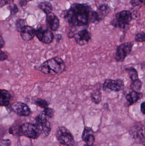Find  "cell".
<instances>
[{"instance_id":"7a4b0ae2","label":"cell","mask_w":145,"mask_h":146,"mask_svg":"<svg viewBox=\"0 0 145 146\" xmlns=\"http://www.w3.org/2000/svg\"><path fill=\"white\" fill-rule=\"evenodd\" d=\"M65 68L64 60L60 57L56 56L42 63L39 67V70L45 74L54 75L63 73Z\"/></svg>"},{"instance_id":"6da1fadb","label":"cell","mask_w":145,"mask_h":146,"mask_svg":"<svg viewBox=\"0 0 145 146\" xmlns=\"http://www.w3.org/2000/svg\"><path fill=\"white\" fill-rule=\"evenodd\" d=\"M93 10L87 3H74L69 9L63 10L60 16L74 26H82L91 23Z\"/></svg>"},{"instance_id":"30bf717a","label":"cell","mask_w":145,"mask_h":146,"mask_svg":"<svg viewBox=\"0 0 145 146\" xmlns=\"http://www.w3.org/2000/svg\"><path fill=\"white\" fill-rule=\"evenodd\" d=\"M124 87V81L122 80H106L103 85V89L104 91L110 90L115 92H118L123 89Z\"/></svg>"},{"instance_id":"5b68a950","label":"cell","mask_w":145,"mask_h":146,"mask_svg":"<svg viewBox=\"0 0 145 146\" xmlns=\"http://www.w3.org/2000/svg\"><path fill=\"white\" fill-rule=\"evenodd\" d=\"M134 46L133 42L123 43L117 46L115 54V60L118 62L124 61L126 58L131 54Z\"/></svg>"},{"instance_id":"4fadbf2b","label":"cell","mask_w":145,"mask_h":146,"mask_svg":"<svg viewBox=\"0 0 145 146\" xmlns=\"http://www.w3.org/2000/svg\"><path fill=\"white\" fill-rule=\"evenodd\" d=\"M82 139L86 144L91 146L93 145L95 141L94 132L92 128L85 127L82 135Z\"/></svg>"},{"instance_id":"f1b7e54d","label":"cell","mask_w":145,"mask_h":146,"mask_svg":"<svg viewBox=\"0 0 145 146\" xmlns=\"http://www.w3.org/2000/svg\"><path fill=\"white\" fill-rule=\"evenodd\" d=\"M14 0H0V8L4 7L8 4H11Z\"/></svg>"},{"instance_id":"8d00e7d4","label":"cell","mask_w":145,"mask_h":146,"mask_svg":"<svg viewBox=\"0 0 145 146\" xmlns=\"http://www.w3.org/2000/svg\"><path fill=\"white\" fill-rule=\"evenodd\" d=\"M26 2L30 1H32V0H25Z\"/></svg>"},{"instance_id":"836d02e7","label":"cell","mask_w":145,"mask_h":146,"mask_svg":"<svg viewBox=\"0 0 145 146\" xmlns=\"http://www.w3.org/2000/svg\"><path fill=\"white\" fill-rule=\"evenodd\" d=\"M74 35H75V34H74V33L73 32L71 31L67 33V36L69 38H74Z\"/></svg>"},{"instance_id":"ac0fdd59","label":"cell","mask_w":145,"mask_h":146,"mask_svg":"<svg viewBox=\"0 0 145 146\" xmlns=\"http://www.w3.org/2000/svg\"><path fill=\"white\" fill-rule=\"evenodd\" d=\"M98 10L97 13L98 14L100 18L102 20L109 14L110 11V9L107 4H102L98 7Z\"/></svg>"},{"instance_id":"8fae6325","label":"cell","mask_w":145,"mask_h":146,"mask_svg":"<svg viewBox=\"0 0 145 146\" xmlns=\"http://www.w3.org/2000/svg\"><path fill=\"white\" fill-rule=\"evenodd\" d=\"M11 108L14 113L21 116H27L31 113L29 106L22 102H14L12 104Z\"/></svg>"},{"instance_id":"e0dca14e","label":"cell","mask_w":145,"mask_h":146,"mask_svg":"<svg viewBox=\"0 0 145 146\" xmlns=\"http://www.w3.org/2000/svg\"><path fill=\"white\" fill-rule=\"evenodd\" d=\"M143 97V94L140 92L133 91L127 94L126 97V100L128 102L129 106L136 103L138 100L141 99Z\"/></svg>"},{"instance_id":"f546056e","label":"cell","mask_w":145,"mask_h":146,"mask_svg":"<svg viewBox=\"0 0 145 146\" xmlns=\"http://www.w3.org/2000/svg\"><path fill=\"white\" fill-rule=\"evenodd\" d=\"M11 142L9 139H3L0 141V146H11Z\"/></svg>"},{"instance_id":"1f68e13d","label":"cell","mask_w":145,"mask_h":146,"mask_svg":"<svg viewBox=\"0 0 145 146\" xmlns=\"http://www.w3.org/2000/svg\"><path fill=\"white\" fill-rule=\"evenodd\" d=\"M140 111L141 112L143 113L144 115L145 114V102H143L140 105Z\"/></svg>"},{"instance_id":"ba28073f","label":"cell","mask_w":145,"mask_h":146,"mask_svg":"<svg viewBox=\"0 0 145 146\" xmlns=\"http://www.w3.org/2000/svg\"><path fill=\"white\" fill-rule=\"evenodd\" d=\"M20 131L22 134L28 138L36 139L41 135L39 128L35 124L25 123L20 127Z\"/></svg>"},{"instance_id":"277c9868","label":"cell","mask_w":145,"mask_h":146,"mask_svg":"<svg viewBox=\"0 0 145 146\" xmlns=\"http://www.w3.org/2000/svg\"><path fill=\"white\" fill-rule=\"evenodd\" d=\"M56 137L60 144L66 146H74L75 139L71 132L65 127H59L56 132Z\"/></svg>"},{"instance_id":"7c38bea8","label":"cell","mask_w":145,"mask_h":146,"mask_svg":"<svg viewBox=\"0 0 145 146\" xmlns=\"http://www.w3.org/2000/svg\"><path fill=\"white\" fill-rule=\"evenodd\" d=\"M74 38L77 44L82 46L88 43L92 38V35L88 31L84 29L75 34Z\"/></svg>"},{"instance_id":"e575fe53","label":"cell","mask_w":145,"mask_h":146,"mask_svg":"<svg viewBox=\"0 0 145 146\" xmlns=\"http://www.w3.org/2000/svg\"><path fill=\"white\" fill-rule=\"evenodd\" d=\"M61 38H62V36L60 34H58L56 35V40L58 42H60V41L61 40Z\"/></svg>"},{"instance_id":"3957f363","label":"cell","mask_w":145,"mask_h":146,"mask_svg":"<svg viewBox=\"0 0 145 146\" xmlns=\"http://www.w3.org/2000/svg\"><path fill=\"white\" fill-rule=\"evenodd\" d=\"M132 14L129 10H123L117 13L115 18L111 21L112 26L121 29H125L128 27L132 21Z\"/></svg>"},{"instance_id":"9c48e42d","label":"cell","mask_w":145,"mask_h":146,"mask_svg":"<svg viewBox=\"0 0 145 146\" xmlns=\"http://www.w3.org/2000/svg\"><path fill=\"white\" fill-rule=\"evenodd\" d=\"M130 135L136 142L145 144V127L144 125L140 123L135 124L131 128Z\"/></svg>"},{"instance_id":"603a6c76","label":"cell","mask_w":145,"mask_h":146,"mask_svg":"<svg viewBox=\"0 0 145 146\" xmlns=\"http://www.w3.org/2000/svg\"><path fill=\"white\" fill-rule=\"evenodd\" d=\"M27 26L26 21L23 19H19L16 22V29L18 31L20 32Z\"/></svg>"},{"instance_id":"ffe728a7","label":"cell","mask_w":145,"mask_h":146,"mask_svg":"<svg viewBox=\"0 0 145 146\" xmlns=\"http://www.w3.org/2000/svg\"><path fill=\"white\" fill-rule=\"evenodd\" d=\"M38 7L47 15L52 13V5L49 2L44 1L38 4Z\"/></svg>"},{"instance_id":"4316f807","label":"cell","mask_w":145,"mask_h":146,"mask_svg":"<svg viewBox=\"0 0 145 146\" xmlns=\"http://www.w3.org/2000/svg\"><path fill=\"white\" fill-rule=\"evenodd\" d=\"M130 3L133 7H138L144 4L145 0H130Z\"/></svg>"},{"instance_id":"d4e9b609","label":"cell","mask_w":145,"mask_h":146,"mask_svg":"<svg viewBox=\"0 0 145 146\" xmlns=\"http://www.w3.org/2000/svg\"><path fill=\"white\" fill-rule=\"evenodd\" d=\"M43 111L47 117H49V118H52L54 116V112H55L53 109L49 107H47L44 109V110Z\"/></svg>"},{"instance_id":"d6986e66","label":"cell","mask_w":145,"mask_h":146,"mask_svg":"<svg viewBox=\"0 0 145 146\" xmlns=\"http://www.w3.org/2000/svg\"><path fill=\"white\" fill-rule=\"evenodd\" d=\"M126 71L132 82H134L139 80L138 71L133 67H129L126 68Z\"/></svg>"},{"instance_id":"cb8c5ba5","label":"cell","mask_w":145,"mask_h":146,"mask_svg":"<svg viewBox=\"0 0 145 146\" xmlns=\"http://www.w3.org/2000/svg\"><path fill=\"white\" fill-rule=\"evenodd\" d=\"M35 104L37 106L44 109L48 107V104L47 102L42 99H37L35 101Z\"/></svg>"},{"instance_id":"5bb4252c","label":"cell","mask_w":145,"mask_h":146,"mask_svg":"<svg viewBox=\"0 0 145 146\" xmlns=\"http://www.w3.org/2000/svg\"><path fill=\"white\" fill-rule=\"evenodd\" d=\"M46 22L50 29L54 31H57L59 27V19L53 13H51L47 15Z\"/></svg>"},{"instance_id":"7402d4cb","label":"cell","mask_w":145,"mask_h":146,"mask_svg":"<svg viewBox=\"0 0 145 146\" xmlns=\"http://www.w3.org/2000/svg\"><path fill=\"white\" fill-rule=\"evenodd\" d=\"M142 82L139 79L134 82H131V87L133 91L140 92L142 88Z\"/></svg>"},{"instance_id":"52a82bcc","label":"cell","mask_w":145,"mask_h":146,"mask_svg":"<svg viewBox=\"0 0 145 146\" xmlns=\"http://www.w3.org/2000/svg\"><path fill=\"white\" fill-rule=\"evenodd\" d=\"M35 35L41 42L45 44L51 43L54 38L53 33L45 25L37 27L35 30Z\"/></svg>"},{"instance_id":"8992f818","label":"cell","mask_w":145,"mask_h":146,"mask_svg":"<svg viewBox=\"0 0 145 146\" xmlns=\"http://www.w3.org/2000/svg\"><path fill=\"white\" fill-rule=\"evenodd\" d=\"M43 111H42L36 117L35 125L39 128L41 135L44 136L49 135L51 131V128L50 123L47 119Z\"/></svg>"},{"instance_id":"9a60e30c","label":"cell","mask_w":145,"mask_h":146,"mask_svg":"<svg viewBox=\"0 0 145 146\" xmlns=\"http://www.w3.org/2000/svg\"><path fill=\"white\" fill-rule=\"evenodd\" d=\"M20 33L22 39L26 41L31 40L35 36V30L28 25L26 26Z\"/></svg>"},{"instance_id":"44dd1931","label":"cell","mask_w":145,"mask_h":146,"mask_svg":"<svg viewBox=\"0 0 145 146\" xmlns=\"http://www.w3.org/2000/svg\"><path fill=\"white\" fill-rule=\"evenodd\" d=\"M91 99L93 102L96 104H100L102 100V93L100 90L93 91L91 94Z\"/></svg>"},{"instance_id":"74e56055","label":"cell","mask_w":145,"mask_h":146,"mask_svg":"<svg viewBox=\"0 0 145 146\" xmlns=\"http://www.w3.org/2000/svg\"><path fill=\"white\" fill-rule=\"evenodd\" d=\"M90 146L89 145H87V144H85V145H84V146Z\"/></svg>"},{"instance_id":"2e32d148","label":"cell","mask_w":145,"mask_h":146,"mask_svg":"<svg viewBox=\"0 0 145 146\" xmlns=\"http://www.w3.org/2000/svg\"><path fill=\"white\" fill-rule=\"evenodd\" d=\"M12 96L9 91L0 89V106H7L10 104Z\"/></svg>"},{"instance_id":"d6a6232c","label":"cell","mask_w":145,"mask_h":146,"mask_svg":"<svg viewBox=\"0 0 145 146\" xmlns=\"http://www.w3.org/2000/svg\"><path fill=\"white\" fill-rule=\"evenodd\" d=\"M4 44V40L1 36H0V49L3 47Z\"/></svg>"},{"instance_id":"83f0119b","label":"cell","mask_w":145,"mask_h":146,"mask_svg":"<svg viewBox=\"0 0 145 146\" xmlns=\"http://www.w3.org/2000/svg\"><path fill=\"white\" fill-rule=\"evenodd\" d=\"M9 9L11 12V15H15L18 12V8L17 5L15 4H13L11 6H9Z\"/></svg>"},{"instance_id":"484cf974","label":"cell","mask_w":145,"mask_h":146,"mask_svg":"<svg viewBox=\"0 0 145 146\" xmlns=\"http://www.w3.org/2000/svg\"><path fill=\"white\" fill-rule=\"evenodd\" d=\"M136 42H144L145 41V33L144 32H139L136 34L135 37Z\"/></svg>"},{"instance_id":"4dcf8cb0","label":"cell","mask_w":145,"mask_h":146,"mask_svg":"<svg viewBox=\"0 0 145 146\" xmlns=\"http://www.w3.org/2000/svg\"><path fill=\"white\" fill-rule=\"evenodd\" d=\"M8 59V56L5 52L0 49V60L4 61Z\"/></svg>"},{"instance_id":"d590c367","label":"cell","mask_w":145,"mask_h":146,"mask_svg":"<svg viewBox=\"0 0 145 146\" xmlns=\"http://www.w3.org/2000/svg\"><path fill=\"white\" fill-rule=\"evenodd\" d=\"M26 3V1L25 0H24V1H20V5H21V6H24V5H25V3Z\"/></svg>"}]
</instances>
